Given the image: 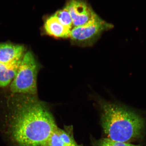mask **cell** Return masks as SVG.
Wrapping results in <instances>:
<instances>
[{
    "label": "cell",
    "instance_id": "cell-1",
    "mask_svg": "<svg viewBox=\"0 0 146 146\" xmlns=\"http://www.w3.org/2000/svg\"><path fill=\"white\" fill-rule=\"evenodd\" d=\"M5 112V135L13 146H48L58 127L44 102L36 96L12 94Z\"/></svg>",
    "mask_w": 146,
    "mask_h": 146
},
{
    "label": "cell",
    "instance_id": "cell-8",
    "mask_svg": "<svg viewBox=\"0 0 146 146\" xmlns=\"http://www.w3.org/2000/svg\"><path fill=\"white\" fill-rule=\"evenodd\" d=\"M48 146H81L76 142L72 129H61L57 127L50 138Z\"/></svg>",
    "mask_w": 146,
    "mask_h": 146
},
{
    "label": "cell",
    "instance_id": "cell-3",
    "mask_svg": "<svg viewBox=\"0 0 146 146\" xmlns=\"http://www.w3.org/2000/svg\"><path fill=\"white\" fill-rule=\"evenodd\" d=\"M39 67L31 51L24 54L16 76L10 85L12 94L36 96V78Z\"/></svg>",
    "mask_w": 146,
    "mask_h": 146
},
{
    "label": "cell",
    "instance_id": "cell-2",
    "mask_svg": "<svg viewBox=\"0 0 146 146\" xmlns=\"http://www.w3.org/2000/svg\"><path fill=\"white\" fill-rule=\"evenodd\" d=\"M101 104L102 125L107 138L127 143L140 136L145 128L141 116L119 105L105 102Z\"/></svg>",
    "mask_w": 146,
    "mask_h": 146
},
{
    "label": "cell",
    "instance_id": "cell-6",
    "mask_svg": "<svg viewBox=\"0 0 146 146\" xmlns=\"http://www.w3.org/2000/svg\"><path fill=\"white\" fill-rule=\"evenodd\" d=\"M23 45L11 43L0 44V63H9L23 58L25 54Z\"/></svg>",
    "mask_w": 146,
    "mask_h": 146
},
{
    "label": "cell",
    "instance_id": "cell-4",
    "mask_svg": "<svg viewBox=\"0 0 146 146\" xmlns=\"http://www.w3.org/2000/svg\"><path fill=\"white\" fill-rule=\"evenodd\" d=\"M113 27L112 24L105 22L98 17L89 23L73 27L71 30L70 38L79 43L91 42L100 36L103 32Z\"/></svg>",
    "mask_w": 146,
    "mask_h": 146
},
{
    "label": "cell",
    "instance_id": "cell-10",
    "mask_svg": "<svg viewBox=\"0 0 146 146\" xmlns=\"http://www.w3.org/2000/svg\"><path fill=\"white\" fill-rule=\"evenodd\" d=\"M54 15L64 26L71 30L74 27L70 14L66 7L63 9L57 11Z\"/></svg>",
    "mask_w": 146,
    "mask_h": 146
},
{
    "label": "cell",
    "instance_id": "cell-9",
    "mask_svg": "<svg viewBox=\"0 0 146 146\" xmlns=\"http://www.w3.org/2000/svg\"><path fill=\"white\" fill-rule=\"evenodd\" d=\"M22 59L6 64L0 63V87H5L11 82L16 76Z\"/></svg>",
    "mask_w": 146,
    "mask_h": 146
},
{
    "label": "cell",
    "instance_id": "cell-11",
    "mask_svg": "<svg viewBox=\"0 0 146 146\" xmlns=\"http://www.w3.org/2000/svg\"><path fill=\"white\" fill-rule=\"evenodd\" d=\"M94 146H138L124 142L113 141L109 138H103L94 143Z\"/></svg>",
    "mask_w": 146,
    "mask_h": 146
},
{
    "label": "cell",
    "instance_id": "cell-7",
    "mask_svg": "<svg viewBox=\"0 0 146 146\" xmlns=\"http://www.w3.org/2000/svg\"><path fill=\"white\" fill-rule=\"evenodd\" d=\"M46 34L56 38H70L71 30L64 26L54 15L46 21L44 25Z\"/></svg>",
    "mask_w": 146,
    "mask_h": 146
},
{
    "label": "cell",
    "instance_id": "cell-5",
    "mask_svg": "<svg viewBox=\"0 0 146 146\" xmlns=\"http://www.w3.org/2000/svg\"><path fill=\"white\" fill-rule=\"evenodd\" d=\"M66 7L70 14L74 27L89 23L99 17L82 0H70Z\"/></svg>",
    "mask_w": 146,
    "mask_h": 146
}]
</instances>
